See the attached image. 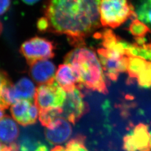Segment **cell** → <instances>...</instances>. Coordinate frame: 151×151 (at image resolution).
<instances>
[{
    "instance_id": "obj_15",
    "label": "cell",
    "mask_w": 151,
    "mask_h": 151,
    "mask_svg": "<svg viewBox=\"0 0 151 151\" xmlns=\"http://www.w3.org/2000/svg\"><path fill=\"white\" fill-rule=\"evenodd\" d=\"M39 119L42 125L48 128L55 120L62 116L63 110L61 108H51L39 109Z\"/></svg>"
},
{
    "instance_id": "obj_5",
    "label": "cell",
    "mask_w": 151,
    "mask_h": 151,
    "mask_svg": "<svg viewBox=\"0 0 151 151\" xmlns=\"http://www.w3.org/2000/svg\"><path fill=\"white\" fill-rule=\"evenodd\" d=\"M67 94L55 80L40 85L36 89L35 104L39 110L47 108H61L65 103Z\"/></svg>"
},
{
    "instance_id": "obj_2",
    "label": "cell",
    "mask_w": 151,
    "mask_h": 151,
    "mask_svg": "<svg viewBox=\"0 0 151 151\" xmlns=\"http://www.w3.org/2000/svg\"><path fill=\"white\" fill-rule=\"evenodd\" d=\"M65 63L78 71L83 87L104 94L108 93L100 60L92 49L84 45L77 47L65 55Z\"/></svg>"
},
{
    "instance_id": "obj_4",
    "label": "cell",
    "mask_w": 151,
    "mask_h": 151,
    "mask_svg": "<svg viewBox=\"0 0 151 151\" xmlns=\"http://www.w3.org/2000/svg\"><path fill=\"white\" fill-rule=\"evenodd\" d=\"M97 53L104 75L112 81H116L121 73L126 72L129 52L120 48H101Z\"/></svg>"
},
{
    "instance_id": "obj_17",
    "label": "cell",
    "mask_w": 151,
    "mask_h": 151,
    "mask_svg": "<svg viewBox=\"0 0 151 151\" xmlns=\"http://www.w3.org/2000/svg\"><path fill=\"white\" fill-rule=\"evenodd\" d=\"M86 137L79 134L70 139L66 145V151H88L85 145Z\"/></svg>"
},
{
    "instance_id": "obj_27",
    "label": "cell",
    "mask_w": 151,
    "mask_h": 151,
    "mask_svg": "<svg viewBox=\"0 0 151 151\" xmlns=\"http://www.w3.org/2000/svg\"><path fill=\"white\" fill-rule=\"evenodd\" d=\"M2 144H1V143L0 142V151H1V148H2Z\"/></svg>"
},
{
    "instance_id": "obj_11",
    "label": "cell",
    "mask_w": 151,
    "mask_h": 151,
    "mask_svg": "<svg viewBox=\"0 0 151 151\" xmlns=\"http://www.w3.org/2000/svg\"><path fill=\"white\" fill-rule=\"evenodd\" d=\"M72 127L65 118L55 120L54 123L45 130V138L52 145H57L68 140L72 134Z\"/></svg>"
},
{
    "instance_id": "obj_28",
    "label": "cell",
    "mask_w": 151,
    "mask_h": 151,
    "mask_svg": "<svg viewBox=\"0 0 151 151\" xmlns=\"http://www.w3.org/2000/svg\"><path fill=\"white\" fill-rule=\"evenodd\" d=\"M150 148H151V142H150Z\"/></svg>"
},
{
    "instance_id": "obj_12",
    "label": "cell",
    "mask_w": 151,
    "mask_h": 151,
    "mask_svg": "<svg viewBox=\"0 0 151 151\" xmlns=\"http://www.w3.org/2000/svg\"><path fill=\"white\" fill-rule=\"evenodd\" d=\"M29 65L30 75L37 83L46 84L55 80L56 67L52 62L40 60Z\"/></svg>"
},
{
    "instance_id": "obj_22",
    "label": "cell",
    "mask_w": 151,
    "mask_h": 151,
    "mask_svg": "<svg viewBox=\"0 0 151 151\" xmlns=\"http://www.w3.org/2000/svg\"><path fill=\"white\" fill-rule=\"evenodd\" d=\"M33 151H49V149L47 146L41 143H39L38 146L36 147L35 149Z\"/></svg>"
},
{
    "instance_id": "obj_1",
    "label": "cell",
    "mask_w": 151,
    "mask_h": 151,
    "mask_svg": "<svg viewBox=\"0 0 151 151\" xmlns=\"http://www.w3.org/2000/svg\"><path fill=\"white\" fill-rule=\"evenodd\" d=\"M101 0H49L45 16L37 22L41 32L65 35L76 47L101 27Z\"/></svg>"
},
{
    "instance_id": "obj_7",
    "label": "cell",
    "mask_w": 151,
    "mask_h": 151,
    "mask_svg": "<svg viewBox=\"0 0 151 151\" xmlns=\"http://www.w3.org/2000/svg\"><path fill=\"white\" fill-rule=\"evenodd\" d=\"M67 93L65 100L62 106V116L75 124L88 112V105L85 101L83 95L79 88Z\"/></svg>"
},
{
    "instance_id": "obj_9",
    "label": "cell",
    "mask_w": 151,
    "mask_h": 151,
    "mask_svg": "<svg viewBox=\"0 0 151 151\" xmlns=\"http://www.w3.org/2000/svg\"><path fill=\"white\" fill-rule=\"evenodd\" d=\"M38 109L32 101L22 99L11 105L10 111L12 118L23 127L32 125L38 119Z\"/></svg>"
},
{
    "instance_id": "obj_20",
    "label": "cell",
    "mask_w": 151,
    "mask_h": 151,
    "mask_svg": "<svg viewBox=\"0 0 151 151\" xmlns=\"http://www.w3.org/2000/svg\"><path fill=\"white\" fill-rule=\"evenodd\" d=\"M11 0H0V15L5 14L11 6Z\"/></svg>"
},
{
    "instance_id": "obj_16",
    "label": "cell",
    "mask_w": 151,
    "mask_h": 151,
    "mask_svg": "<svg viewBox=\"0 0 151 151\" xmlns=\"http://www.w3.org/2000/svg\"><path fill=\"white\" fill-rule=\"evenodd\" d=\"M151 29L143 22L137 18L133 20L129 27V30L134 39L144 38L151 32Z\"/></svg>"
},
{
    "instance_id": "obj_26",
    "label": "cell",
    "mask_w": 151,
    "mask_h": 151,
    "mask_svg": "<svg viewBox=\"0 0 151 151\" xmlns=\"http://www.w3.org/2000/svg\"><path fill=\"white\" fill-rule=\"evenodd\" d=\"M2 30H3V25H2V22L0 21V35H1V33L2 32Z\"/></svg>"
},
{
    "instance_id": "obj_13",
    "label": "cell",
    "mask_w": 151,
    "mask_h": 151,
    "mask_svg": "<svg viewBox=\"0 0 151 151\" xmlns=\"http://www.w3.org/2000/svg\"><path fill=\"white\" fill-rule=\"evenodd\" d=\"M19 129L15 122L9 116H4L0 119V142L10 144L17 139Z\"/></svg>"
},
{
    "instance_id": "obj_19",
    "label": "cell",
    "mask_w": 151,
    "mask_h": 151,
    "mask_svg": "<svg viewBox=\"0 0 151 151\" xmlns=\"http://www.w3.org/2000/svg\"><path fill=\"white\" fill-rule=\"evenodd\" d=\"M11 83H12L8 75L4 70H0V97L4 88Z\"/></svg>"
},
{
    "instance_id": "obj_18",
    "label": "cell",
    "mask_w": 151,
    "mask_h": 151,
    "mask_svg": "<svg viewBox=\"0 0 151 151\" xmlns=\"http://www.w3.org/2000/svg\"><path fill=\"white\" fill-rule=\"evenodd\" d=\"M138 16L141 22L151 27V0H147L140 6L138 11Z\"/></svg>"
},
{
    "instance_id": "obj_6",
    "label": "cell",
    "mask_w": 151,
    "mask_h": 151,
    "mask_svg": "<svg viewBox=\"0 0 151 151\" xmlns=\"http://www.w3.org/2000/svg\"><path fill=\"white\" fill-rule=\"evenodd\" d=\"M53 43L45 38L35 37L22 44L20 52L29 65L40 60H48L54 56Z\"/></svg>"
},
{
    "instance_id": "obj_23",
    "label": "cell",
    "mask_w": 151,
    "mask_h": 151,
    "mask_svg": "<svg viewBox=\"0 0 151 151\" xmlns=\"http://www.w3.org/2000/svg\"><path fill=\"white\" fill-rule=\"evenodd\" d=\"M51 151H66V149L62 146H57L54 147Z\"/></svg>"
},
{
    "instance_id": "obj_8",
    "label": "cell",
    "mask_w": 151,
    "mask_h": 151,
    "mask_svg": "<svg viewBox=\"0 0 151 151\" xmlns=\"http://www.w3.org/2000/svg\"><path fill=\"white\" fill-rule=\"evenodd\" d=\"M126 72L130 80H136L142 87H151V60L130 55L128 58Z\"/></svg>"
},
{
    "instance_id": "obj_21",
    "label": "cell",
    "mask_w": 151,
    "mask_h": 151,
    "mask_svg": "<svg viewBox=\"0 0 151 151\" xmlns=\"http://www.w3.org/2000/svg\"><path fill=\"white\" fill-rule=\"evenodd\" d=\"M1 151H20L19 146L15 143H12L10 144H2Z\"/></svg>"
},
{
    "instance_id": "obj_3",
    "label": "cell",
    "mask_w": 151,
    "mask_h": 151,
    "mask_svg": "<svg viewBox=\"0 0 151 151\" xmlns=\"http://www.w3.org/2000/svg\"><path fill=\"white\" fill-rule=\"evenodd\" d=\"M100 16L101 25L111 28L119 27L129 19L137 17L128 0H101Z\"/></svg>"
},
{
    "instance_id": "obj_25",
    "label": "cell",
    "mask_w": 151,
    "mask_h": 151,
    "mask_svg": "<svg viewBox=\"0 0 151 151\" xmlns=\"http://www.w3.org/2000/svg\"><path fill=\"white\" fill-rule=\"evenodd\" d=\"M5 115V109L0 107V119L4 117Z\"/></svg>"
},
{
    "instance_id": "obj_10",
    "label": "cell",
    "mask_w": 151,
    "mask_h": 151,
    "mask_svg": "<svg viewBox=\"0 0 151 151\" xmlns=\"http://www.w3.org/2000/svg\"><path fill=\"white\" fill-rule=\"evenodd\" d=\"M55 81L66 92L78 88L81 89L80 76L78 71L72 65L64 63L59 65L55 73Z\"/></svg>"
},
{
    "instance_id": "obj_14",
    "label": "cell",
    "mask_w": 151,
    "mask_h": 151,
    "mask_svg": "<svg viewBox=\"0 0 151 151\" xmlns=\"http://www.w3.org/2000/svg\"><path fill=\"white\" fill-rule=\"evenodd\" d=\"M130 134L137 151H151V134L147 125L143 123L137 125Z\"/></svg>"
},
{
    "instance_id": "obj_24",
    "label": "cell",
    "mask_w": 151,
    "mask_h": 151,
    "mask_svg": "<svg viewBox=\"0 0 151 151\" xmlns=\"http://www.w3.org/2000/svg\"><path fill=\"white\" fill-rule=\"evenodd\" d=\"M24 3L27 4V5H34L37 2H39L40 0H22Z\"/></svg>"
}]
</instances>
